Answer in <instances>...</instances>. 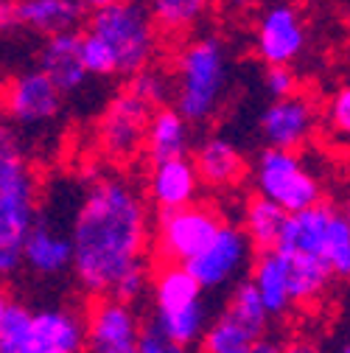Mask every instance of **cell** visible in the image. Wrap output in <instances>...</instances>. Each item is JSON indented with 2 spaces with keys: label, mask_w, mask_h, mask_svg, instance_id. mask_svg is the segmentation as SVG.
Returning a JSON list of instances; mask_svg holds the SVG:
<instances>
[{
  "label": "cell",
  "mask_w": 350,
  "mask_h": 353,
  "mask_svg": "<svg viewBox=\"0 0 350 353\" xmlns=\"http://www.w3.org/2000/svg\"><path fill=\"white\" fill-rule=\"evenodd\" d=\"M149 196L126 174H101L84 188L73 213V278L90 297H110L129 275L149 267Z\"/></svg>",
  "instance_id": "obj_1"
},
{
  "label": "cell",
  "mask_w": 350,
  "mask_h": 353,
  "mask_svg": "<svg viewBox=\"0 0 350 353\" xmlns=\"http://www.w3.org/2000/svg\"><path fill=\"white\" fill-rule=\"evenodd\" d=\"M39 183L14 132H0V272L12 278L23 267V244L37 225Z\"/></svg>",
  "instance_id": "obj_2"
},
{
  "label": "cell",
  "mask_w": 350,
  "mask_h": 353,
  "mask_svg": "<svg viewBox=\"0 0 350 353\" xmlns=\"http://www.w3.org/2000/svg\"><path fill=\"white\" fill-rule=\"evenodd\" d=\"M174 101L191 123H207L218 115L230 87L227 46L213 34L191 37L174 59Z\"/></svg>",
  "instance_id": "obj_3"
},
{
  "label": "cell",
  "mask_w": 350,
  "mask_h": 353,
  "mask_svg": "<svg viewBox=\"0 0 350 353\" xmlns=\"http://www.w3.org/2000/svg\"><path fill=\"white\" fill-rule=\"evenodd\" d=\"M84 28L96 31L112 48L118 59V76L126 79L154 62L163 39V28L157 26L146 0H121L101 12H90Z\"/></svg>",
  "instance_id": "obj_4"
},
{
  "label": "cell",
  "mask_w": 350,
  "mask_h": 353,
  "mask_svg": "<svg viewBox=\"0 0 350 353\" xmlns=\"http://www.w3.org/2000/svg\"><path fill=\"white\" fill-rule=\"evenodd\" d=\"M249 176H252L255 194L283 205L289 213L325 202V188L320 174L297 149L267 146L255 157Z\"/></svg>",
  "instance_id": "obj_5"
},
{
  "label": "cell",
  "mask_w": 350,
  "mask_h": 353,
  "mask_svg": "<svg viewBox=\"0 0 350 353\" xmlns=\"http://www.w3.org/2000/svg\"><path fill=\"white\" fill-rule=\"evenodd\" d=\"M227 219L207 202H191L174 210H157L152 258L160 263H188L196 258Z\"/></svg>",
  "instance_id": "obj_6"
},
{
  "label": "cell",
  "mask_w": 350,
  "mask_h": 353,
  "mask_svg": "<svg viewBox=\"0 0 350 353\" xmlns=\"http://www.w3.org/2000/svg\"><path fill=\"white\" fill-rule=\"evenodd\" d=\"M154 110L157 107H152L141 93H135L132 87L126 84L107 104V110L96 126L101 154L118 165H126L141 152H146V132H149V121H152Z\"/></svg>",
  "instance_id": "obj_7"
},
{
  "label": "cell",
  "mask_w": 350,
  "mask_h": 353,
  "mask_svg": "<svg viewBox=\"0 0 350 353\" xmlns=\"http://www.w3.org/2000/svg\"><path fill=\"white\" fill-rule=\"evenodd\" d=\"M255 255L258 250L247 236V230L241 225L225 222L222 230L213 236V241L196 258H191L185 267L202 283L205 292H218L249 278Z\"/></svg>",
  "instance_id": "obj_8"
},
{
  "label": "cell",
  "mask_w": 350,
  "mask_h": 353,
  "mask_svg": "<svg viewBox=\"0 0 350 353\" xmlns=\"http://www.w3.org/2000/svg\"><path fill=\"white\" fill-rule=\"evenodd\" d=\"M305 20L294 0H269L255 12L252 51L264 65H291L305 51Z\"/></svg>",
  "instance_id": "obj_9"
},
{
  "label": "cell",
  "mask_w": 350,
  "mask_h": 353,
  "mask_svg": "<svg viewBox=\"0 0 350 353\" xmlns=\"http://www.w3.org/2000/svg\"><path fill=\"white\" fill-rule=\"evenodd\" d=\"M87 353H138L143 320L135 303L118 297H90L87 305Z\"/></svg>",
  "instance_id": "obj_10"
},
{
  "label": "cell",
  "mask_w": 350,
  "mask_h": 353,
  "mask_svg": "<svg viewBox=\"0 0 350 353\" xmlns=\"http://www.w3.org/2000/svg\"><path fill=\"white\" fill-rule=\"evenodd\" d=\"M62 99L65 93L39 65L17 70L6 81V93H3L6 118L17 126H42L59 115Z\"/></svg>",
  "instance_id": "obj_11"
},
{
  "label": "cell",
  "mask_w": 350,
  "mask_h": 353,
  "mask_svg": "<svg viewBox=\"0 0 350 353\" xmlns=\"http://www.w3.org/2000/svg\"><path fill=\"white\" fill-rule=\"evenodd\" d=\"M320 121H322V115H320L314 99L297 90L294 96L272 99V104L260 115L258 126H260V135H264L267 146L300 152L317 138Z\"/></svg>",
  "instance_id": "obj_12"
},
{
  "label": "cell",
  "mask_w": 350,
  "mask_h": 353,
  "mask_svg": "<svg viewBox=\"0 0 350 353\" xmlns=\"http://www.w3.org/2000/svg\"><path fill=\"white\" fill-rule=\"evenodd\" d=\"M87 317L68 305H48L34 312L23 353H84Z\"/></svg>",
  "instance_id": "obj_13"
},
{
  "label": "cell",
  "mask_w": 350,
  "mask_h": 353,
  "mask_svg": "<svg viewBox=\"0 0 350 353\" xmlns=\"http://www.w3.org/2000/svg\"><path fill=\"white\" fill-rule=\"evenodd\" d=\"M202 188L199 171L194 157H171L160 163H149V176H146V196L157 210H174L196 202Z\"/></svg>",
  "instance_id": "obj_14"
},
{
  "label": "cell",
  "mask_w": 350,
  "mask_h": 353,
  "mask_svg": "<svg viewBox=\"0 0 350 353\" xmlns=\"http://www.w3.org/2000/svg\"><path fill=\"white\" fill-rule=\"evenodd\" d=\"M23 267L37 278H59L65 272H73L70 233L56 230L51 222L39 216L23 244Z\"/></svg>",
  "instance_id": "obj_15"
},
{
  "label": "cell",
  "mask_w": 350,
  "mask_h": 353,
  "mask_svg": "<svg viewBox=\"0 0 350 353\" xmlns=\"http://www.w3.org/2000/svg\"><path fill=\"white\" fill-rule=\"evenodd\" d=\"M194 163L199 171L202 188L207 191H230L247 176V160L241 149L225 135H207L196 146Z\"/></svg>",
  "instance_id": "obj_16"
},
{
  "label": "cell",
  "mask_w": 350,
  "mask_h": 353,
  "mask_svg": "<svg viewBox=\"0 0 350 353\" xmlns=\"http://www.w3.org/2000/svg\"><path fill=\"white\" fill-rule=\"evenodd\" d=\"M39 68L54 79V84L65 96L79 93L84 81L90 79V70L81 59V31L45 37L39 48Z\"/></svg>",
  "instance_id": "obj_17"
},
{
  "label": "cell",
  "mask_w": 350,
  "mask_h": 353,
  "mask_svg": "<svg viewBox=\"0 0 350 353\" xmlns=\"http://www.w3.org/2000/svg\"><path fill=\"white\" fill-rule=\"evenodd\" d=\"M17 28H25L39 37H54L65 31H81L87 6L81 0H14Z\"/></svg>",
  "instance_id": "obj_18"
},
{
  "label": "cell",
  "mask_w": 350,
  "mask_h": 353,
  "mask_svg": "<svg viewBox=\"0 0 350 353\" xmlns=\"http://www.w3.org/2000/svg\"><path fill=\"white\" fill-rule=\"evenodd\" d=\"M152 314H174L185 312L205 300L202 283L191 275L185 263H154L152 272Z\"/></svg>",
  "instance_id": "obj_19"
},
{
  "label": "cell",
  "mask_w": 350,
  "mask_h": 353,
  "mask_svg": "<svg viewBox=\"0 0 350 353\" xmlns=\"http://www.w3.org/2000/svg\"><path fill=\"white\" fill-rule=\"evenodd\" d=\"M191 121L180 112L177 104H163L154 110L146 132V160L160 163L171 157H183L188 154L191 146Z\"/></svg>",
  "instance_id": "obj_20"
},
{
  "label": "cell",
  "mask_w": 350,
  "mask_h": 353,
  "mask_svg": "<svg viewBox=\"0 0 350 353\" xmlns=\"http://www.w3.org/2000/svg\"><path fill=\"white\" fill-rule=\"evenodd\" d=\"M278 252L286 261V272H289V292L294 300V308L314 305L325 297V292L333 283V270L317 255H302V252H286L278 247Z\"/></svg>",
  "instance_id": "obj_21"
},
{
  "label": "cell",
  "mask_w": 350,
  "mask_h": 353,
  "mask_svg": "<svg viewBox=\"0 0 350 353\" xmlns=\"http://www.w3.org/2000/svg\"><path fill=\"white\" fill-rule=\"evenodd\" d=\"M249 278L258 286V292H260V297H264V303H267L272 317H286L294 308V300H291V292H289L286 261L278 252V247L258 250Z\"/></svg>",
  "instance_id": "obj_22"
},
{
  "label": "cell",
  "mask_w": 350,
  "mask_h": 353,
  "mask_svg": "<svg viewBox=\"0 0 350 353\" xmlns=\"http://www.w3.org/2000/svg\"><path fill=\"white\" fill-rule=\"evenodd\" d=\"M289 222V210L267 196H249L241 213V228L247 230V236L252 239L255 250H272L278 247L283 228Z\"/></svg>",
  "instance_id": "obj_23"
},
{
  "label": "cell",
  "mask_w": 350,
  "mask_h": 353,
  "mask_svg": "<svg viewBox=\"0 0 350 353\" xmlns=\"http://www.w3.org/2000/svg\"><path fill=\"white\" fill-rule=\"evenodd\" d=\"M258 339H260L258 331L244 325L236 314H230L225 308L222 314L210 320L199 342V353H252Z\"/></svg>",
  "instance_id": "obj_24"
},
{
  "label": "cell",
  "mask_w": 350,
  "mask_h": 353,
  "mask_svg": "<svg viewBox=\"0 0 350 353\" xmlns=\"http://www.w3.org/2000/svg\"><path fill=\"white\" fill-rule=\"evenodd\" d=\"M165 37H183L194 31L216 0H146Z\"/></svg>",
  "instance_id": "obj_25"
},
{
  "label": "cell",
  "mask_w": 350,
  "mask_h": 353,
  "mask_svg": "<svg viewBox=\"0 0 350 353\" xmlns=\"http://www.w3.org/2000/svg\"><path fill=\"white\" fill-rule=\"evenodd\" d=\"M149 325H154L157 331H163L168 339L180 342L185 347L199 345L207 325H210V312H207V303L202 300L199 305H191L185 312H174V314H152Z\"/></svg>",
  "instance_id": "obj_26"
},
{
  "label": "cell",
  "mask_w": 350,
  "mask_h": 353,
  "mask_svg": "<svg viewBox=\"0 0 350 353\" xmlns=\"http://www.w3.org/2000/svg\"><path fill=\"white\" fill-rule=\"evenodd\" d=\"M31 320L34 312H28L20 300L14 297L0 300V353H23Z\"/></svg>",
  "instance_id": "obj_27"
},
{
  "label": "cell",
  "mask_w": 350,
  "mask_h": 353,
  "mask_svg": "<svg viewBox=\"0 0 350 353\" xmlns=\"http://www.w3.org/2000/svg\"><path fill=\"white\" fill-rule=\"evenodd\" d=\"M325 261H328V267L333 270L336 278L350 281V219L344 216L342 208H336L331 225H328Z\"/></svg>",
  "instance_id": "obj_28"
},
{
  "label": "cell",
  "mask_w": 350,
  "mask_h": 353,
  "mask_svg": "<svg viewBox=\"0 0 350 353\" xmlns=\"http://www.w3.org/2000/svg\"><path fill=\"white\" fill-rule=\"evenodd\" d=\"M81 59L87 70H90V76H99V79L118 76V59L112 48L90 28H81Z\"/></svg>",
  "instance_id": "obj_29"
},
{
  "label": "cell",
  "mask_w": 350,
  "mask_h": 353,
  "mask_svg": "<svg viewBox=\"0 0 350 353\" xmlns=\"http://www.w3.org/2000/svg\"><path fill=\"white\" fill-rule=\"evenodd\" d=\"M322 121L328 126V132L344 146H350V84L339 87V90L328 99Z\"/></svg>",
  "instance_id": "obj_30"
},
{
  "label": "cell",
  "mask_w": 350,
  "mask_h": 353,
  "mask_svg": "<svg viewBox=\"0 0 350 353\" xmlns=\"http://www.w3.org/2000/svg\"><path fill=\"white\" fill-rule=\"evenodd\" d=\"M264 84H267V93L272 99H286V96H294L297 93L300 79L291 70V65H267Z\"/></svg>",
  "instance_id": "obj_31"
},
{
  "label": "cell",
  "mask_w": 350,
  "mask_h": 353,
  "mask_svg": "<svg viewBox=\"0 0 350 353\" xmlns=\"http://www.w3.org/2000/svg\"><path fill=\"white\" fill-rule=\"evenodd\" d=\"M138 353H188L185 345L168 339L163 331H157L154 325L146 323L143 334H141V345H138Z\"/></svg>",
  "instance_id": "obj_32"
},
{
  "label": "cell",
  "mask_w": 350,
  "mask_h": 353,
  "mask_svg": "<svg viewBox=\"0 0 350 353\" xmlns=\"http://www.w3.org/2000/svg\"><path fill=\"white\" fill-rule=\"evenodd\" d=\"M264 3H269V0H216V6L222 9L225 14H230V17L252 14V12H258Z\"/></svg>",
  "instance_id": "obj_33"
},
{
  "label": "cell",
  "mask_w": 350,
  "mask_h": 353,
  "mask_svg": "<svg viewBox=\"0 0 350 353\" xmlns=\"http://www.w3.org/2000/svg\"><path fill=\"white\" fill-rule=\"evenodd\" d=\"M0 26H3L6 34L17 28V9H14V0H0Z\"/></svg>",
  "instance_id": "obj_34"
},
{
  "label": "cell",
  "mask_w": 350,
  "mask_h": 353,
  "mask_svg": "<svg viewBox=\"0 0 350 353\" xmlns=\"http://www.w3.org/2000/svg\"><path fill=\"white\" fill-rule=\"evenodd\" d=\"M283 353H325V350L311 339H291L283 342Z\"/></svg>",
  "instance_id": "obj_35"
},
{
  "label": "cell",
  "mask_w": 350,
  "mask_h": 353,
  "mask_svg": "<svg viewBox=\"0 0 350 353\" xmlns=\"http://www.w3.org/2000/svg\"><path fill=\"white\" fill-rule=\"evenodd\" d=\"M252 353H283V342L272 339V336H260L252 347Z\"/></svg>",
  "instance_id": "obj_36"
},
{
  "label": "cell",
  "mask_w": 350,
  "mask_h": 353,
  "mask_svg": "<svg viewBox=\"0 0 350 353\" xmlns=\"http://www.w3.org/2000/svg\"><path fill=\"white\" fill-rule=\"evenodd\" d=\"M81 3L87 6V12H101V9H107V6L121 3V0H81Z\"/></svg>",
  "instance_id": "obj_37"
},
{
  "label": "cell",
  "mask_w": 350,
  "mask_h": 353,
  "mask_svg": "<svg viewBox=\"0 0 350 353\" xmlns=\"http://www.w3.org/2000/svg\"><path fill=\"white\" fill-rule=\"evenodd\" d=\"M336 353H350V334H347V336H344V342L336 347Z\"/></svg>",
  "instance_id": "obj_38"
},
{
  "label": "cell",
  "mask_w": 350,
  "mask_h": 353,
  "mask_svg": "<svg viewBox=\"0 0 350 353\" xmlns=\"http://www.w3.org/2000/svg\"><path fill=\"white\" fill-rule=\"evenodd\" d=\"M342 210H344V216H347V219H350V194H347V196H344V205H342Z\"/></svg>",
  "instance_id": "obj_39"
},
{
  "label": "cell",
  "mask_w": 350,
  "mask_h": 353,
  "mask_svg": "<svg viewBox=\"0 0 350 353\" xmlns=\"http://www.w3.org/2000/svg\"><path fill=\"white\" fill-rule=\"evenodd\" d=\"M294 3H300V6H302V3H317V0H294Z\"/></svg>",
  "instance_id": "obj_40"
}]
</instances>
